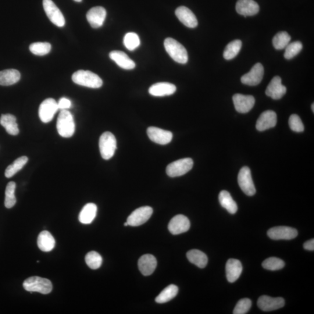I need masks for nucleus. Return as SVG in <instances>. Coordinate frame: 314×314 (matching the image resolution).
I'll return each instance as SVG.
<instances>
[{
	"mask_svg": "<svg viewBox=\"0 0 314 314\" xmlns=\"http://www.w3.org/2000/svg\"><path fill=\"white\" fill-rule=\"evenodd\" d=\"M194 166V160L190 158H186L176 160L167 166L166 172L171 178L184 176L190 171Z\"/></svg>",
	"mask_w": 314,
	"mask_h": 314,
	"instance_id": "obj_6",
	"label": "nucleus"
},
{
	"mask_svg": "<svg viewBox=\"0 0 314 314\" xmlns=\"http://www.w3.org/2000/svg\"><path fill=\"white\" fill-rule=\"evenodd\" d=\"M178 292V288L176 285L170 284L164 288L160 294L156 298V302L163 304L168 302L176 298Z\"/></svg>",
	"mask_w": 314,
	"mask_h": 314,
	"instance_id": "obj_32",
	"label": "nucleus"
},
{
	"mask_svg": "<svg viewBox=\"0 0 314 314\" xmlns=\"http://www.w3.org/2000/svg\"><path fill=\"white\" fill-rule=\"evenodd\" d=\"M267 234L273 240H291L297 237L298 232L290 227L277 226L270 228Z\"/></svg>",
	"mask_w": 314,
	"mask_h": 314,
	"instance_id": "obj_11",
	"label": "nucleus"
},
{
	"mask_svg": "<svg viewBox=\"0 0 314 314\" xmlns=\"http://www.w3.org/2000/svg\"><path fill=\"white\" fill-rule=\"evenodd\" d=\"M56 241L52 235L48 231L44 230L39 234L38 238V245L42 251L49 252L54 248Z\"/></svg>",
	"mask_w": 314,
	"mask_h": 314,
	"instance_id": "obj_26",
	"label": "nucleus"
},
{
	"mask_svg": "<svg viewBox=\"0 0 314 314\" xmlns=\"http://www.w3.org/2000/svg\"><path fill=\"white\" fill-rule=\"evenodd\" d=\"M302 44L300 42H294L288 44L285 48L284 56L287 60H290L302 51Z\"/></svg>",
	"mask_w": 314,
	"mask_h": 314,
	"instance_id": "obj_41",
	"label": "nucleus"
},
{
	"mask_svg": "<svg viewBox=\"0 0 314 314\" xmlns=\"http://www.w3.org/2000/svg\"><path fill=\"white\" fill-rule=\"evenodd\" d=\"M98 206L94 203H88L82 208L78 216V220L83 224H90L97 215Z\"/></svg>",
	"mask_w": 314,
	"mask_h": 314,
	"instance_id": "obj_28",
	"label": "nucleus"
},
{
	"mask_svg": "<svg viewBox=\"0 0 314 314\" xmlns=\"http://www.w3.org/2000/svg\"><path fill=\"white\" fill-rule=\"evenodd\" d=\"M190 228V220L184 215H177L171 219L168 230L174 235L186 232Z\"/></svg>",
	"mask_w": 314,
	"mask_h": 314,
	"instance_id": "obj_14",
	"label": "nucleus"
},
{
	"mask_svg": "<svg viewBox=\"0 0 314 314\" xmlns=\"http://www.w3.org/2000/svg\"><path fill=\"white\" fill-rule=\"evenodd\" d=\"M0 124L8 134L12 136L18 134L20 130L16 117L12 114H3L0 118Z\"/></svg>",
	"mask_w": 314,
	"mask_h": 314,
	"instance_id": "obj_27",
	"label": "nucleus"
},
{
	"mask_svg": "<svg viewBox=\"0 0 314 314\" xmlns=\"http://www.w3.org/2000/svg\"><path fill=\"white\" fill-rule=\"evenodd\" d=\"M124 226H129V224H128V222H126V223L124 224Z\"/></svg>",
	"mask_w": 314,
	"mask_h": 314,
	"instance_id": "obj_48",
	"label": "nucleus"
},
{
	"mask_svg": "<svg viewBox=\"0 0 314 314\" xmlns=\"http://www.w3.org/2000/svg\"><path fill=\"white\" fill-rule=\"evenodd\" d=\"M186 256L189 262L200 268H204L208 265V256L198 250H192L187 252Z\"/></svg>",
	"mask_w": 314,
	"mask_h": 314,
	"instance_id": "obj_30",
	"label": "nucleus"
},
{
	"mask_svg": "<svg viewBox=\"0 0 314 314\" xmlns=\"http://www.w3.org/2000/svg\"><path fill=\"white\" fill-rule=\"evenodd\" d=\"M23 286L24 290L30 292H38L44 294L51 292L52 284L51 281L39 276H32L24 281Z\"/></svg>",
	"mask_w": 314,
	"mask_h": 314,
	"instance_id": "obj_4",
	"label": "nucleus"
},
{
	"mask_svg": "<svg viewBox=\"0 0 314 314\" xmlns=\"http://www.w3.org/2000/svg\"><path fill=\"white\" fill-rule=\"evenodd\" d=\"M252 302L248 298L241 299L236 305L234 310V314H247L251 308Z\"/></svg>",
	"mask_w": 314,
	"mask_h": 314,
	"instance_id": "obj_42",
	"label": "nucleus"
},
{
	"mask_svg": "<svg viewBox=\"0 0 314 314\" xmlns=\"http://www.w3.org/2000/svg\"><path fill=\"white\" fill-rule=\"evenodd\" d=\"M110 58L121 68L130 70L134 68L136 64L126 54L120 51H113L110 53Z\"/></svg>",
	"mask_w": 314,
	"mask_h": 314,
	"instance_id": "obj_25",
	"label": "nucleus"
},
{
	"mask_svg": "<svg viewBox=\"0 0 314 314\" xmlns=\"http://www.w3.org/2000/svg\"><path fill=\"white\" fill-rule=\"evenodd\" d=\"M153 210L150 206H145L135 210L128 216L127 222L129 226H138L145 224L150 218Z\"/></svg>",
	"mask_w": 314,
	"mask_h": 314,
	"instance_id": "obj_10",
	"label": "nucleus"
},
{
	"mask_svg": "<svg viewBox=\"0 0 314 314\" xmlns=\"http://www.w3.org/2000/svg\"><path fill=\"white\" fill-rule=\"evenodd\" d=\"M28 162V158L26 156H22L19 157L16 160H14V162L12 165L9 166L6 168L5 172V176L7 178H10L18 172L19 171L22 170L24 166L26 165Z\"/></svg>",
	"mask_w": 314,
	"mask_h": 314,
	"instance_id": "obj_33",
	"label": "nucleus"
},
{
	"mask_svg": "<svg viewBox=\"0 0 314 314\" xmlns=\"http://www.w3.org/2000/svg\"><path fill=\"white\" fill-rule=\"evenodd\" d=\"M57 103H58V109L60 110L69 109L72 106V103H71L70 100L66 98H60L59 102Z\"/></svg>",
	"mask_w": 314,
	"mask_h": 314,
	"instance_id": "obj_44",
	"label": "nucleus"
},
{
	"mask_svg": "<svg viewBox=\"0 0 314 314\" xmlns=\"http://www.w3.org/2000/svg\"><path fill=\"white\" fill-rule=\"evenodd\" d=\"M124 44L128 50L134 51L140 46V40L136 34L130 32L124 36Z\"/></svg>",
	"mask_w": 314,
	"mask_h": 314,
	"instance_id": "obj_39",
	"label": "nucleus"
},
{
	"mask_svg": "<svg viewBox=\"0 0 314 314\" xmlns=\"http://www.w3.org/2000/svg\"><path fill=\"white\" fill-rule=\"evenodd\" d=\"M176 90V87L174 84L168 82H160L152 85L148 92L155 97H164L173 94Z\"/></svg>",
	"mask_w": 314,
	"mask_h": 314,
	"instance_id": "obj_22",
	"label": "nucleus"
},
{
	"mask_svg": "<svg viewBox=\"0 0 314 314\" xmlns=\"http://www.w3.org/2000/svg\"><path fill=\"white\" fill-rule=\"evenodd\" d=\"M58 103L54 99H46L39 106L38 115L42 122H50L58 110Z\"/></svg>",
	"mask_w": 314,
	"mask_h": 314,
	"instance_id": "obj_8",
	"label": "nucleus"
},
{
	"mask_svg": "<svg viewBox=\"0 0 314 314\" xmlns=\"http://www.w3.org/2000/svg\"><path fill=\"white\" fill-rule=\"evenodd\" d=\"M100 152L103 159L108 160L112 158L116 149V140L110 132L102 134L99 140Z\"/></svg>",
	"mask_w": 314,
	"mask_h": 314,
	"instance_id": "obj_5",
	"label": "nucleus"
},
{
	"mask_svg": "<svg viewBox=\"0 0 314 314\" xmlns=\"http://www.w3.org/2000/svg\"><path fill=\"white\" fill-rule=\"evenodd\" d=\"M86 263L92 270L98 269L101 266L102 258L98 252L92 251L88 253L85 258Z\"/></svg>",
	"mask_w": 314,
	"mask_h": 314,
	"instance_id": "obj_38",
	"label": "nucleus"
},
{
	"mask_svg": "<svg viewBox=\"0 0 314 314\" xmlns=\"http://www.w3.org/2000/svg\"><path fill=\"white\" fill-rule=\"evenodd\" d=\"M219 201L221 206L226 208L231 214L237 212L238 206L230 192L226 190H222L219 194Z\"/></svg>",
	"mask_w": 314,
	"mask_h": 314,
	"instance_id": "obj_31",
	"label": "nucleus"
},
{
	"mask_svg": "<svg viewBox=\"0 0 314 314\" xmlns=\"http://www.w3.org/2000/svg\"><path fill=\"white\" fill-rule=\"evenodd\" d=\"M74 2H80L82 1V0H74Z\"/></svg>",
	"mask_w": 314,
	"mask_h": 314,
	"instance_id": "obj_47",
	"label": "nucleus"
},
{
	"mask_svg": "<svg viewBox=\"0 0 314 314\" xmlns=\"http://www.w3.org/2000/svg\"><path fill=\"white\" fill-rule=\"evenodd\" d=\"M242 263L236 259H230L226 264V278L228 282L234 283L240 277L242 272Z\"/></svg>",
	"mask_w": 314,
	"mask_h": 314,
	"instance_id": "obj_24",
	"label": "nucleus"
},
{
	"mask_svg": "<svg viewBox=\"0 0 314 314\" xmlns=\"http://www.w3.org/2000/svg\"><path fill=\"white\" fill-rule=\"evenodd\" d=\"M147 133L152 141L160 145L168 144L172 140V132L158 128L150 127L148 129Z\"/></svg>",
	"mask_w": 314,
	"mask_h": 314,
	"instance_id": "obj_13",
	"label": "nucleus"
},
{
	"mask_svg": "<svg viewBox=\"0 0 314 314\" xmlns=\"http://www.w3.org/2000/svg\"><path fill=\"white\" fill-rule=\"evenodd\" d=\"M286 88L282 84V80L280 76H274L270 82L266 89V96L274 100H279L286 94Z\"/></svg>",
	"mask_w": 314,
	"mask_h": 314,
	"instance_id": "obj_18",
	"label": "nucleus"
},
{
	"mask_svg": "<svg viewBox=\"0 0 314 314\" xmlns=\"http://www.w3.org/2000/svg\"><path fill=\"white\" fill-rule=\"evenodd\" d=\"M164 47L174 62L182 64L188 62V54L186 49L180 42L174 38H167L164 41Z\"/></svg>",
	"mask_w": 314,
	"mask_h": 314,
	"instance_id": "obj_3",
	"label": "nucleus"
},
{
	"mask_svg": "<svg viewBox=\"0 0 314 314\" xmlns=\"http://www.w3.org/2000/svg\"><path fill=\"white\" fill-rule=\"evenodd\" d=\"M56 129L60 136L70 138L72 136L76 131L73 116L69 110H62L56 122Z\"/></svg>",
	"mask_w": 314,
	"mask_h": 314,
	"instance_id": "obj_1",
	"label": "nucleus"
},
{
	"mask_svg": "<svg viewBox=\"0 0 314 314\" xmlns=\"http://www.w3.org/2000/svg\"><path fill=\"white\" fill-rule=\"evenodd\" d=\"M312 112H314V104H312Z\"/></svg>",
	"mask_w": 314,
	"mask_h": 314,
	"instance_id": "obj_46",
	"label": "nucleus"
},
{
	"mask_svg": "<svg viewBox=\"0 0 314 314\" xmlns=\"http://www.w3.org/2000/svg\"><path fill=\"white\" fill-rule=\"evenodd\" d=\"M106 12L102 6H95L91 8L87 13L88 21L92 28H100L106 18Z\"/></svg>",
	"mask_w": 314,
	"mask_h": 314,
	"instance_id": "obj_17",
	"label": "nucleus"
},
{
	"mask_svg": "<svg viewBox=\"0 0 314 314\" xmlns=\"http://www.w3.org/2000/svg\"><path fill=\"white\" fill-rule=\"evenodd\" d=\"M304 248L306 250L314 251V239H311L308 242H306L304 244Z\"/></svg>",
	"mask_w": 314,
	"mask_h": 314,
	"instance_id": "obj_45",
	"label": "nucleus"
},
{
	"mask_svg": "<svg viewBox=\"0 0 314 314\" xmlns=\"http://www.w3.org/2000/svg\"><path fill=\"white\" fill-rule=\"evenodd\" d=\"M72 80L74 84L92 88H101L103 84L100 77L89 70L76 71L72 74Z\"/></svg>",
	"mask_w": 314,
	"mask_h": 314,
	"instance_id": "obj_2",
	"label": "nucleus"
},
{
	"mask_svg": "<svg viewBox=\"0 0 314 314\" xmlns=\"http://www.w3.org/2000/svg\"><path fill=\"white\" fill-rule=\"evenodd\" d=\"M285 264L283 260L276 258H270L264 260L262 264L264 268L270 270L282 269Z\"/></svg>",
	"mask_w": 314,
	"mask_h": 314,
	"instance_id": "obj_40",
	"label": "nucleus"
},
{
	"mask_svg": "<svg viewBox=\"0 0 314 314\" xmlns=\"http://www.w3.org/2000/svg\"><path fill=\"white\" fill-rule=\"evenodd\" d=\"M290 40L291 37L286 32H280L273 38L274 47L276 50H283L286 48Z\"/></svg>",
	"mask_w": 314,
	"mask_h": 314,
	"instance_id": "obj_36",
	"label": "nucleus"
},
{
	"mask_svg": "<svg viewBox=\"0 0 314 314\" xmlns=\"http://www.w3.org/2000/svg\"><path fill=\"white\" fill-rule=\"evenodd\" d=\"M176 16L184 26L190 28H194L198 26L197 18L190 9L184 6L178 7L176 12Z\"/></svg>",
	"mask_w": 314,
	"mask_h": 314,
	"instance_id": "obj_21",
	"label": "nucleus"
},
{
	"mask_svg": "<svg viewBox=\"0 0 314 314\" xmlns=\"http://www.w3.org/2000/svg\"><path fill=\"white\" fill-rule=\"evenodd\" d=\"M16 184L14 182H10L6 185L4 204L7 208H12L16 204Z\"/></svg>",
	"mask_w": 314,
	"mask_h": 314,
	"instance_id": "obj_35",
	"label": "nucleus"
},
{
	"mask_svg": "<svg viewBox=\"0 0 314 314\" xmlns=\"http://www.w3.org/2000/svg\"><path fill=\"white\" fill-rule=\"evenodd\" d=\"M42 5L46 15L52 24L60 28L65 26L66 20L62 13L52 0H44Z\"/></svg>",
	"mask_w": 314,
	"mask_h": 314,
	"instance_id": "obj_7",
	"label": "nucleus"
},
{
	"mask_svg": "<svg viewBox=\"0 0 314 314\" xmlns=\"http://www.w3.org/2000/svg\"><path fill=\"white\" fill-rule=\"evenodd\" d=\"M288 124L290 129L295 132H302L304 130L302 121L298 115L292 114L288 120Z\"/></svg>",
	"mask_w": 314,
	"mask_h": 314,
	"instance_id": "obj_43",
	"label": "nucleus"
},
{
	"mask_svg": "<svg viewBox=\"0 0 314 314\" xmlns=\"http://www.w3.org/2000/svg\"><path fill=\"white\" fill-rule=\"evenodd\" d=\"M30 51L36 56H44L50 52L52 46L48 42H37L30 46Z\"/></svg>",
	"mask_w": 314,
	"mask_h": 314,
	"instance_id": "obj_37",
	"label": "nucleus"
},
{
	"mask_svg": "<svg viewBox=\"0 0 314 314\" xmlns=\"http://www.w3.org/2000/svg\"><path fill=\"white\" fill-rule=\"evenodd\" d=\"M233 101L236 110L239 113L245 114L250 112L255 104V98L253 96L236 94Z\"/></svg>",
	"mask_w": 314,
	"mask_h": 314,
	"instance_id": "obj_15",
	"label": "nucleus"
},
{
	"mask_svg": "<svg viewBox=\"0 0 314 314\" xmlns=\"http://www.w3.org/2000/svg\"><path fill=\"white\" fill-rule=\"evenodd\" d=\"M277 123L276 114L273 110H268L262 112L256 123V129L258 131H264L276 126Z\"/></svg>",
	"mask_w": 314,
	"mask_h": 314,
	"instance_id": "obj_19",
	"label": "nucleus"
},
{
	"mask_svg": "<svg viewBox=\"0 0 314 314\" xmlns=\"http://www.w3.org/2000/svg\"><path fill=\"white\" fill-rule=\"evenodd\" d=\"M236 10L238 14L246 18L258 14L260 6L254 0H238L236 5Z\"/></svg>",
	"mask_w": 314,
	"mask_h": 314,
	"instance_id": "obj_20",
	"label": "nucleus"
},
{
	"mask_svg": "<svg viewBox=\"0 0 314 314\" xmlns=\"http://www.w3.org/2000/svg\"><path fill=\"white\" fill-rule=\"evenodd\" d=\"M20 74L14 69L6 70L0 72V85L10 86L17 83L20 80Z\"/></svg>",
	"mask_w": 314,
	"mask_h": 314,
	"instance_id": "obj_29",
	"label": "nucleus"
},
{
	"mask_svg": "<svg viewBox=\"0 0 314 314\" xmlns=\"http://www.w3.org/2000/svg\"><path fill=\"white\" fill-rule=\"evenodd\" d=\"M242 46V42L240 40H235L230 42L224 49L223 54L224 58L226 60L234 59L240 51Z\"/></svg>",
	"mask_w": 314,
	"mask_h": 314,
	"instance_id": "obj_34",
	"label": "nucleus"
},
{
	"mask_svg": "<svg viewBox=\"0 0 314 314\" xmlns=\"http://www.w3.org/2000/svg\"><path fill=\"white\" fill-rule=\"evenodd\" d=\"M238 183L246 195L252 196L255 194L256 190L252 180L251 170L248 167H242L239 171Z\"/></svg>",
	"mask_w": 314,
	"mask_h": 314,
	"instance_id": "obj_9",
	"label": "nucleus"
},
{
	"mask_svg": "<svg viewBox=\"0 0 314 314\" xmlns=\"http://www.w3.org/2000/svg\"><path fill=\"white\" fill-rule=\"evenodd\" d=\"M258 305L264 312H271L282 308L284 306V300L282 298H271L262 296L258 300Z\"/></svg>",
	"mask_w": 314,
	"mask_h": 314,
	"instance_id": "obj_16",
	"label": "nucleus"
},
{
	"mask_svg": "<svg viewBox=\"0 0 314 314\" xmlns=\"http://www.w3.org/2000/svg\"><path fill=\"white\" fill-rule=\"evenodd\" d=\"M264 74V69L262 64H255L249 72L241 78L242 84L254 86L261 83Z\"/></svg>",
	"mask_w": 314,
	"mask_h": 314,
	"instance_id": "obj_12",
	"label": "nucleus"
},
{
	"mask_svg": "<svg viewBox=\"0 0 314 314\" xmlns=\"http://www.w3.org/2000/svg\"><path fill=\"white\" fill-rule=\"evenodd\" d=\"M156 266V260L155 256L152 254L142 256L138 260V269L144 276H150L154 272Z\"/></svg>",
	"mask_w": 314,
	"mask_h": 314,
	"instance_id": "obj_23",
	"label": "nucleus"
}]
</instances>
